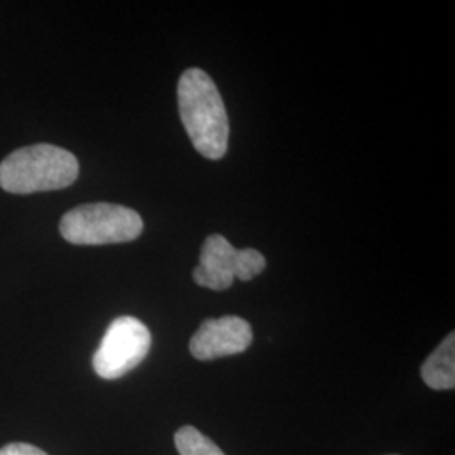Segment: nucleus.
Here are the masks:
<instances>
[{"instance_id":"f257e3e1","label":"nucleus","mask_w":455,"mask_h":455,"mask_svg":"<svg viewBox=\"0 0 455 455\" xmlns=\"http://www.w3.org/2000/svg\"><path fill=\"white\" fill-rule=\"evenodd\" d=\"M178 103L184 129L196 150L206 159H223L229 142V122L223 98L210 75L186 69L178 84Z\"/></svg>"},{"instance_id":"f03ea898","label":"nucleus","mask_w":455,"mask_h":455,"mask_svg":"<svg viewBox=\"0 0 455 455\" xmlns=\"http://www.w3.org/2000/svg\"><path fill=\"white\" fill-rule=\"evenodd\" d=\"M78 159L61 147H22L0 163V188L11 195L58 191L78 180Z\"/></svg>"},{"instance_id":"7ed1b4c3","label":"nucleus","mask_w":455,"mask_h":455,"mask_svg":"<svg viewBox=\"0 0 455 455\" xmlns=\"http://www.w3.org/2000/svg\"><path fill=\"white\" fill-rule=\"evenodd\" d=\"M144 229L142 218L131 208L93 203L66 212L60 223L61 236L73 244H112L133 242Z\"/></svg>"},{"instance_id":"20e7f679","label":"nucleus","mask_w":455,"mask_h":455,"mask_svg":"<svg viewBox=\"0 0 455 455\" xmlns=\"http://www.w3.org/2000/svg\"><path fill=\"white\" fill-rule=\"evenodd\" d=\"M152 336L144 323L124 315L107 329L93 356V368L100 378L116 379L139 366L150 349Z\"/></svg>"},{"instance_id":"39448f33","label":"nucleus","mask_w":455,"mask_h":455,"mask_svg":"<svg viewBox=\"0 0 455 455\" xmlns=\"http://www.w3.org/2000/svg\"><path fill=\"white\" fill-rule=\"evenodd\" d=\"M253 341L251 325L238 315L206 319L189 342V351L199 361L240 355Z\"/></svg>"},{"instance_id":"423d86ee","label":"nucleus","mask_w":455,"mask_h":455,"mask_svg":"<svg viewBox=\"0 0 455 455\" xmlns=\"http://www.w3.org/2000/svg\"><path fill=\"white\" fill-rule=\"evenodd\" d=\"M240 250L221 235L206 238L201 250L199 265L193 272L196 283L212 291H227L238 275Z\"/></svg>"},{"instance_id":"0eeeda50","label":"nucleus","mask_w":455,"mask_h":455,"mask_svg":"<svg viewBox=\"0 0 455 455\" xmlns=\"http://www.w3.org/2000/svg\"><path fill=\"white\" fill-rule=\"evenodd\" d=\"M423 381L432 390H452L455 387V336L451 332L422 366Z\"/></svg>"},{"instance_id":"6e6552de","label":"nucleus","mask_w":455,"mask_h":455,"mask_svg":"<svg viewBox=\"0 0 455 455\" xmlns=\"http://www.w3.org/2000/svg\"><path fill=\"white\" fill-rule=\"evenodd\" d=\"M174 443L180 455H225V452L197 428L186 425L174 435Z\"/></svg>"},{"instance_id":"1a4fd4ad","label":"nucleus","mask_w":455,"mask_h":455,"mask_svg":"<svg viewBox=\"0 0 455 455\" xmlns=\"http://www.w3.org/2000/svg\"><path fill=\"white\" fill-rule=\"evenodd\" d=\"M265 267H267V260L260 251H257L255 248L240 250V265H238L236 278L248 282V280L260 275L261 272L265 270Z\"/></svg>"},{"instance_id":"9d476101","label":"nucleus","mask_w":455,"mask_h":455,"mask_svg":"<svg viewBox=\"0 0 455 455\" xmlns=\"http://www.w3.org/2000/svg\"><path fill=\"white\" fill-rule=\"evenodd\" d=\"M0 455H48L41 449L29 445V443H9L0 449Z\"/></svg>"}]
</instances>
